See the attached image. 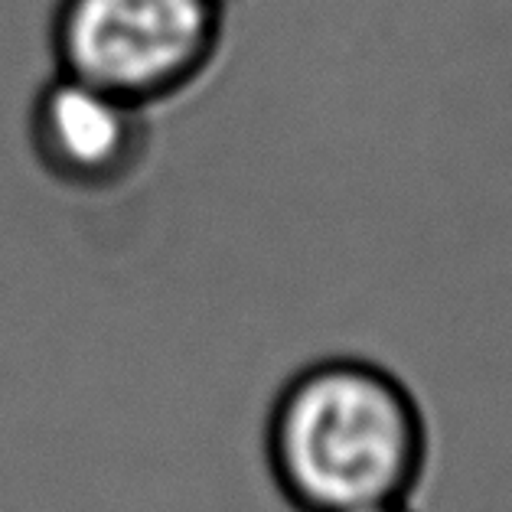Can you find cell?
I'll return each instance as SVG.
<instances>
[{
  "mask_svg": "<svg viewBox=\"0 0 512 512\" xmlns=\"http://www.w3.org/2000/svg\"><path fill=\"white\" fill-rule=\"evenodd\" d=\"M271 480L297 512L411 503L431 457L415 392L362 356H327L281 385L265 424Z\"/></svg>",
  "mask_w": 512,
  "mask_h": 512,
  "instance_id": "6da1fadb",
  "label": "cell"
},
{
  "mask_svg": "<svg viewBox=\"0 0 512 512\" xmlns=\"http://www.w3.org/2000/svg\"><path fill=\"white\" fill-rule=\"evenodd\" d=\"M229 27L232 0H56L49 49L56 72L157 111L216 69Z\"/></svg>",
  "mask_w": 512,
  "mask_h": 512,
  "instance_id": "7a4b0ae2",
  "label": "cell"
},
{
  "mask_svg": "<svg viewBox=\"0 0 512 512\" xmlns=\"http://www.w3.org/2000/svg\"><path fill=\"white\" fill-rule=\"evenodd\" d=\"M151 108L53 72L33 95L27 134L49 180L76 193H108L134 180L154 141Z\"/></svg>",
  "mask_w": 512,
  "mask_h": 512,
  "instance_id": "3957f363",
  "label": "cell"
},
{
  "mask_svg": "<svg viewBox=\"0 0 512 512\" xmlns=\"http://www.w3.org/2000/svg\"><path fill=\"white\" fill-rule=\"evenodd\" d=\"M356 512H415V509H411V503H389V506H369Z\"/></svg>",
  "mask_w": 512,
  "mask_h": 512,
  "instance_id": "277c9868",
  "label": "cell"
}]
</instances>
